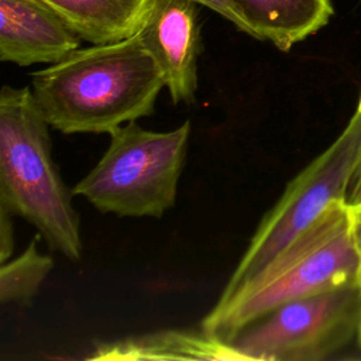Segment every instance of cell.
I'll return each instance as SVG.
<instances>
[{"label": "cell", "instance_id": "cell-1", "mask_svg": "<svg viewBox=\"0 0 361 361\" xmlns=\"http://www.w3.org/2000/svg\"><path fill=\"white\" fill-rule=\"evenodd\" d=\"M31 78L42 116L63 134H110L128 121L151 116L165 87L138 34L78 48Z\"/></svg>", "mask_w": 361, "mask_h": 361}, {"label": "cell", "instance_id": "cell-2", "mask_svg": "<svg viewBox=\"0 0 361 361\" xmlns=\"http://www.w3.org/2000/svg\"><path fill=\"white\" fill-rule=\"evenodd\" d=\"M360 267L350 207L336 202L252 279L216 302L202 329L230 343L245 326L286 302L360 282Z\"/></svg>", "mask_w": 361, "mask_h": 361}, {"label": "cell", "instance_id": "cell-3", "mask_svg": "<svg viewBox=\"0 0 361 361\" xmlns=\"http://www.w3.org/2000/svg\"><path fill=\"white\" fill-rule=\"evenodd\" d=\"M48 128L31 87H1L0 206L32 224L52 250L78 261L79 217L72 206L73 193L52 159Z\"/></svg>", "mask_w": 361, "mask_h": 361}, {"label": "cell", "instance_id": "cell-4", "mask_svg": "<svg viewBox=\"0 0 361 361\" xmlns=\"http://www.w3.org/2000/svg\"><path fill=\"white\" fill-rule=\"evenodd\" d=\"M109 135L106 152L72 193L85 197L102 213L161 217L176 200L190 121L171 131H151L134 120Z\"/></svg>", "mask_w": 361, "mask_h": 361}, {"label": "cell", "instance_id": "cell-5", "mask_svg": "<svg viewBox=\"0 0 361 361\" xmlns=\"http://www.w3.org/2000/svg\"><path fill=\"white\" fill-rule=\"evenodd\" d=\"M361 154V113L355 110L336 141L303 168L265 213L217 302L252 279L329 206L345 202Z\"/></svg>", "mask_w": 361, "mask_h": 361}, {"label": "cell", "instance_id": "cell-6", "mask_svg": "<svg viewBox=\"0 0 361 361\" xmlns=\"http://www.w3.org/2000/svg\"><path fill=\"white\" fill-rule=\"evenodd\" d=\"M361 285L347 283L286 302L230 341L248 361H319L358 340Z\"/></svg>", "mask_w": 361, "mask_h": 361}, {"label": "cell", "instance_id": "cell-7", "mask_svg": "<svg viewBox=\"0 0 361 361\" xmlns=\"http://www.w3.org/2000/svg\"><path fill=\"white\" fill-rule=\"evenodd\" d=\"M195 0H151L137 32L157 62L175 104L195 102L197 61L203 45Z\"/></svg>", "mask_w": 361, "mask_h": 361}, {"label": "cell", "instance_id": "cell-8", "mask_svg": "<svg viewBox=\"0 0 361 361\" xmlns=\"http://www.w3.org/2000/svg\"><path fill=\"white\" fill-rule=\"evenodd\" d=\"M82 38L42 0H0V59L18 66L55 63Z\"/></svg>", "mask_w": 361, "mask_h": 361}, {"label": "cell", "instance_id": "cell-9", "mask_svg": "<svg viewBox=\"0 0 361 361\" xmlns=\"http://www.w3.org/2000/svg\"><path fill=\"white\" fill-rule=\"evenodd\" d=\"M87 360L142 361V360H209L248 361L231 343L200 329L158 330L114 341L99 343Z\"/></svg>", "mask_w": 361, "mask_h": 361}, {"label": "cell", "instance_id": "cell-10", "mask_svg": "<svg viewBox=\"0 0 361 361\" xmlns=\"http://www.w3.org/2000/svg\"><path fill=\"white\" fill-rule=\"evenodd\" d=\"M241 13L251 37L288 52L323 28L331 18V0H230Z\"/></svg>", "mask_w": 361, "mask_h": 361}, {"label": "cell", "instance_id": "cell-11", "mask_svg": "<svg viewBox=\"0 0 361 361\" xmlns=\"http://www.w3.org/2000/svg\"><path fill=\"white\" fill-rule=\"evenodd\" d=\"M83 41L107 44L137 34L151 0H42Z\"/></svg>", "mask_w": 361, "mask_h": 361}, {"label": "cell", "instance_id": "cell-12", "mask_svg": "<svg viewBox=\"0 0 361 361\" xmlns=\"http://www.w3.org/2000/svg\"><path fill=\"white\" fill-rule=\"evenodd\" d=\"M52 267V258L38 251L34 238L24 252L0 265L1 305L30 303Z\"/></svg>", "mask_w": 361, "mask_h": 361}, {"label": "cell", "instance_id": "cell-13", "mask_svg": "<svg viewBox=\"0 0 361 361\" xmlns=\"http://www.w3.org/2000/svg\"><path fill=\"white\" fill-rule=\"evenodd\" d=\"M196 3H199L200 6H204L213 11H216L217 14H220L221 17H224L226 20H228L230 23H233L237 30L250 34L248 25L244 21L241 13L237 10V7L230 1V0H195Z\"/></svg>", "mask_w": 361, "mask_h": 361}, {"label": "cell", "instance_id": "cell-14", "mask_svg": "<svg viewBox=\"0 0 361 361\" xmlns=\"http://www.w3.org/2000/svg\"><path fill=\"white\" fill-rule=\"evenodd\" d=\"M14 248L13 214L0 206V264L10 259Z\"/></svg>", "mask_w": 361, "mask_h": 361}, {"label": "cell", "instance_id": "cell-15", "mask_svg": "<svg viewBox=\"0 0 361 361\" xmlns=\"http://www.w3.org/2000/svg\"><path fill=\"white\" fill-rule=\"evenodd\" d=\"M357 110L361 113V96H360V102L357 106ZM345 203L348 207H355L358 204H361V154L357 162V166L353 172L348 189H347V195H345Z\"/></svg>", "mask_w": 361, "mask_h": 361}, {"label": "cell", "instance_id": "cell-16", "mask_svg": "<svg viewBox=\"0 0 361 361\" xmlns=\"http://www.w3.org/2000/svg\"><path fill=\"white\" fill-rule=\"evenodd\" d=\"M351 212V231H353V238L360 255L361 261V204L355 207H350ZM360 285H361V267H360Z\"/></svg>", "mask_w": 361, "mask_h": 361}, {"label": "cell", "instance_id": "cell-17", "mask_svg": "<svg viewBox=\"0 0 361 361\" xmlns=\"http://www.w3.org/2000/svg\"><path fill=\"white\" fill-rule=\"evenodd\" d=\"M358 343H360V345H361V327H360V334H358Z\"/></svg>", "mask_w": 361, "mask_h": 361}]
</instances>
